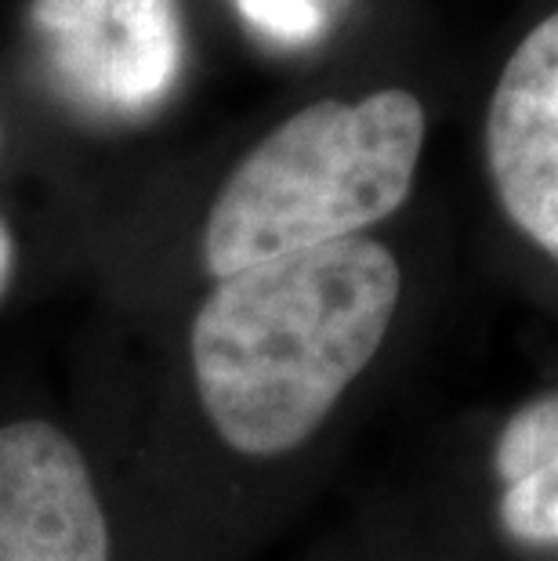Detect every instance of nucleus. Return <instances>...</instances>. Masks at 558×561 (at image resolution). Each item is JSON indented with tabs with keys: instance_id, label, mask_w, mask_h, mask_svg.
Masks as SVG:
<instances>
[{
	"instance_id": "obj_2",
	"label": "nucleus",
	"mask_w": 558,
	"mask_h": 561,
	"mask_svg": "<svg viewBox=\"0 0 558 561\" xmlns=\"http://www.w3.org/2000/svg\"><path fill=\"white\" fill-rule=\"evenodd\" d=\"M432 116L418 91L327 94L276 124L221 182L204 225L215 279L366 236L410 199Z\"/></svg>"
},
{
	"instance_id": "obj_6",
	"label": "nucleus",
	"mask_w": 558,
	"mask_h": 561,
	"mask_svg": "<svg viewBox=\"0 0 558 561\" xmlns=\"http://www.w3.org/2000/svg\"><path fill=\"white\" fill-rule=\"evenodd\" d=\"M15 265H19V247L15 236H11L8 221L0 218V301H4L11 279H15Z\"/></svg>"
},
{
	"instance_id": "obj_3",
	"label": "nucleus",
	"mask_w": 558,
	"mask_h": 561,
	"mask_svg": "<svg viewBox=\"0 0 558 561\" xmlns=\"http://www.w3.org/2000/svg\"><path fill=\"white\" fill-rule=\"evenodd\" d=\"M479 152L501 221L558 268V0H529L501 41Z\"/></svg>"
},
{
	"instance_id": "obj_1",
	"label": "nucleus",
	"mask_w": 558,
	"mask_h": 561,
	"mask_svg": "<svg viewBox=\"0 0 558 561\" xmlns=\"http://www.w3.org/2000/svg\"><path fill=\"white\" fill-rule=\"evenodd\" d=\"M402 265L374 236L294 250L218 279L189 330L196 396L240 457L312 438L382 352Z\"/></svg>"
},
{
	"instance_id": "obj_5",
	"label": "nucleus",
	"mask_w": 558,
	"mask_h": 561,
	"mask_svg": "<svg viewBox=\"0 0 558 561\" xmlns=\"http://www.w3.org/2000/svg\"><path fill=\"white\" fill-rule=\"evenodd\" d=\"M504 493V533L529 547H558V391L522 402L493 446Z\"/></svg>"
},
{
	"instance_id": "obj_4",
	"label": "nucleus",
	"mask_w": 558,
	"mask_h": 561,
	"mask_svg": "<svg viewBox=\"0 0 558 561\" xmlns=\"http://www.w3.org/2000/svg\"><path fill=\"white\" fill-rule=\"evenodd\" d=\"M0 561H110L84 453L47 421L0 427Z\"/></svg>"
}]
</instances>
